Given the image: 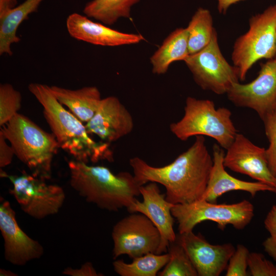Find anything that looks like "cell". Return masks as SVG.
<instances>
[{
  "label": "cell",
  "instance_id": "4fadbf2b",
  "mask_svg": "<svg viewBox=\"0 0 276 276\" xmlns=\"http://www.w3.org/2000/svg\"><path fill=\"white\" fill-rule=\"evenodd\" d=\"M176 241L186 251L198 276H218L226 269L235 250L230 243L211 244L200 234L192 231L179 234Z\"/></svg>",
  "mask_w": 276,
  "mask_h": 276
},
{
  "label": "cell",
  "instance_id": "8992f818",
  "mask_svg": "<svg viewBox=\"0 0 276 276\" xmlns=\"http://www.w3.org/2000/svg\"><path fill=\"white\" fill-rule=\"evenodd\" d=\"M275 57L276 5H273L250 18L248 31L234 43L232 60L239 70L240 80L243 81L257 61Z\"/></svg>",
  "mask_w": 276,
  "mask_h": 276
},
{
  "label": "cell",
  "instance_id": "4316f807",
  "mask_svg": "<svg viewBox=\"0 0 276 276\" xmlns=\"http://www.w3.org/2000/svg\"><path fill=\"white\" fill-rule=\"evenodd\" d=\"M269 145L266 149L269 168L276 177V110L267 114L262 119Z\"/></svg>",
  "mask_w": 276,
  "mask_h": 276
},
{
  "label": "cell",
  "instance_id": "3957f363",
  "mask_svg": "<svg viewBox=\"0 0 276 276\" xmlns=\"http://www.w3.org/2000/svg\"><path fill=\"white\" fill-rule=\"evenodd\" d=\"M68 167L71 187L86 201L101 209L113 212L128 209L141 195V186L128 172L114 174L107 167L75 159L68 162Z\"/></svg>",
  "mask_w": 276,
  "mask_h": 276
},
{
  "label": "cell",
  "instance_id": "1f68e13d",
  "mask_svg": "<svg viewBox=\"0 0 276 276\" xmlns=\"http://www.w3.org/2000/svg\"><path fill=\"white\" fill-rule=\"evenodd\" d=\"M64 274L71 276H98L103 275L97 272L92 263L87 262L83 264L80 268L74 269L67 267L62 272Z\"/></svg>",
  "mask_w": 276,
  "mask_h": 276
},
{
  "label": "cell",
  "instance_id": "484cf974",
  "mask_svg": "<svg viewBox=\"0 0 276 276\" xmlns=\"http://www.w3.org/2000/svg\"><path fill=\"white\" fill-rule=\"evenodd\" d=\"M21 96L19 91L7 83L0 85V127L13 118L21 107Z\"/></svg>",
  "mask_w": 276,
  "mask_h": 276
},
{
  "label": "cell",
  "instance_id": "83f0119b",
  "mask_svg": "<svg viewBox=\"0 0 276 276\" xmlns=\"http://www.w3.org/2000/svg\"><path fill=\"white\" fill-rule=\"evenodd\" d=\"M249 251L242 244H238L230 258L227 268L226 276H246L248 267V257Z\"/></svg>",
  "mask_w": 276,
  "mask_h": 276
},
{
  "label": "cell",
  "instance_id": "8d00e7d4",
  "mask_svg": "<svg viewBox=\"0 0 276 276\" xmlns=\"http://www.w3.org/2000/svg\"><path fill=\"white\" fill-rule=\"evenodd\" d=\"M275 110H276V109H275Z\"/></svg>",
  "mask_w": 276,
  "mask_h": 276
},
{
  "label": "cell",
  "instance_id": "52a82bcc",
  "mask_svg": "<svg viewBox=\"0 0 276 276\" xmlns=\"http://www.w3.org/2000/svg\"><path fill=\"white\" fill-rule=\"evenodd\" d=\"M171 213L177 221L179 234L192 231L196 225L205 221L217 223L220 229L231 225L235 229L241 230L252 219L254 207L247 200L232 204H217L199 199L174 204Z\"/></svg>",
  "mask_w": 276,
  "mask_h": 276
},
{
  "label": "cell",
  "instance_id": "ffe728a7",
  "mask_svg": "<svg viewBox=\"0 0 276 276\" xmlns=\"http://www.w3.org/2000/svg\"><path fill=\"white\" fill-rule=\"evenodd\" d=\"M44 0H25L17 6L0 13V55L12 56L11 45L19 42L16 32L22 21L36 12Z\"/></svg>",
  "mask_w": 276,
  "mask_h": 276
},
{
  "label": "cell",
  "instance_id": "d6a6232c",
  "mask_svg": "<svg viewBox=\"0 0 276 276\" xmlns=\"http://www.w3.org/2000/svg\"><path fill=\"white\" fill-rule=\"evenodd\" d=\"M242 1L243 0H217L218 11L220 13L225 14L231 5Z\"/></svg>",
  "mask_w": 276,
  "mask_h": 276
},
{
  "label": "cell",
  "instance_id": "f546056e",
  "mask_svg": "<svg viewBox=\"0 0 276 276\" xmlns=\"http://www.w3.org/2000/svg\"><path fill=\"white\" fill-rule=\"evenodd\" d=\"M264 225L269 233V236L264 241L265 251L276 261V205H273L267 214Z\"/></svg>",
  "mask_w": 276,
  "mask_h": 276
},
{
  "label": "cell",
  "instance_id": "f1b7e54d",
  "mask_svg": "<svg viewBox=\"0 0 276 276\" xmlns=\"http://www.w3.org/2000/svg\"><path fill=\"white\" fill-rule=\"evenodd\" d=\"M248 267L252 276H276V265L259 252H249Z\"/></svg>",
  "mask_w": 276,
  "mask_h": 276
},
{
  "label": "cell",
  "instance_id": "8fae6325",
  "mask_svg": "<svg viewBox=\"0 0 276 276\" xmlns=\"http://www.w3.org/2000/svg\"><path fill=\"white\" fill-rule=\"evenodd\" d=\"M236 106L254 110L262 120L276 109V57L261 65L257 77L246 84L234 83L226 93Z\"/></svg>",
  "mask_w": 276,
  "mask_h": 276
},
{
  "label": "cell",
  "instance_id": "9a60e30c",
  "mask_svg": "<svg viewBox=\"0 0 276 276\" xmlns=\"http://www.w3.org/2000/svg\"><path fill=\"white\" fill-rule=\"evenodd\" d=\"M140 190L143 201L136 199L127 210L130 213L143 214L153 222L161 238L157 254L166 253L170 244L176 240L173 228L174 218L171 213L174 204L166 200L165 194L160 193L156 182H149L141 186Z\"/></svg>",
  "mask_w": 276,
  "mask_h": 276
},
{
  "label": "cell",
  "instance_id": "7c38bea8",
  "mask_svg": "<svg viewBox=\"0 0 276 276\" xmlns=\"http://www.w3.org/2000/svg\"><path fill=\"white\" fill-rule=\"evenodd\" d=\"M226 150L223 158L225 167L275 189L276 177L269 168L265 148L255 145L242 134L237 133Z\"/></svg>",
  "mask_w": 276,
  "mask_h": 276
},
{
  "label": "cell",
  "instance_id": "cb8c5ba5",
  "mask_svg": "<svg viewBox=\"0 0 276 276\" xmlns=\"http://www.w3.org/2000/svg\"><path fill=\"white\" fill-rule=\"evenodd\" d=\"M186 29L189 55L204 48L211 41L215 30L210 11L202 7L197 9Z\"/></svg>",
  "mask_w": 276,
  "mask_h": 276
},
{
  "label": "cell",
  "instance_id": "ac0fdd59",
  "mask_svg": "<svg viewBox=\"0 0 276 276\" xmlns=\"http://www.w3.org/2000/svg\"><path fill=\"white\" fill-rule=\"evenodd\" d=\"M224 152L218 144L213 147V165L206 189L200 199L216 203L217 199L224 193L232 191H242L252 197L261 191L275 192V189L264 183L242 180L233 177L225 170L223 164Z\"/></svg>",
  "mask_w": 276,
  "mask_h": 276
},
{
  "label": "cell",
  "instance_id": "d6986e66",
  "mask_svg": "<svg viewBox=\"0 0 276 276\" xmlns=\"http://www.w3.org/2000/svg\"><path fill=\"white\" fill-rule=\"evenodd\" d=\"M50 88L57 100L83 123H87L93 117L102 99L96 86L73 90L54 85Z\"/></svg>",
  "mask_w": 276,
  "mask_h": 276
},
{
  "label": "cell",
  "instance_id": "d590c367",
  "mask_svg": "<svg viewBox=\"0 0 276 276\" xmlns=\"http://www.w3.org/2000/svg\"><path fill=\"white\" fill-rule=\"evenodd\" d=\"M274 193H276V188H275V192H274Z\"/></svg>",
  "mask_w": 276,
  "mask_h": 276
},
{
  "label": "cell",
  "instance_id": "74e56055",
  "mask_svg": "<svg viewBox=\"0 0 276 276\" xmlns=\"http://www.w3.org/2000/svg\"></svg>",
  "mask_w": 276,
  "mask_h": 276
},
{
  "label": "cell",
  "instance_id": "7a4b0ae2",
  "mask_svg": "<svg viewBox=\"0 0 276 276\" xmlns=\"http://www.w3.org/2000/svg\"><path fill=\"white\" fill-rule=\"evenodd\" d=\"M28 89L43 107L44 117L60 148L75 160L86 164L113 160L110 143L94 140L83 122L57 100L50 86L31 83Z\"/></svg>",
  "mask_w": 276,
  "mask_h": 276
},
{
  "label": "cell",
  "instance_id": "5bb4252c",
  "mask_svg": "<svg viewBox=\"0 0 276 276\" xmlns=\"http://www.w3.org/2000/svg\"><path fill=\"white\" fill-rule=\"evenodd\" d=\"M0 230L4 241V256L9 263L24 266L40 258L44 253L42 245L30 237L18 225L10 202L1 198Z\"/></svg>",
  "mask_w": 276,
  "mask_h": 276
},
{
  "label": "cell",
  "instance_id": "7402d4cb",
  "mask_svg": "<svg viewBox=\"0 0 276 276\" xmlns=\"http://www.w3.org/2000/svg\"><path fill=\"white\" fill-rule=\"evenodd\" d=\"M140 1L92 0L86 4L83 12L89 18L112 25L120 18H130L132 7Z\"/></svg>",
  "mask_w": 276,
  "mask_h": 276
},
{
  "label": "cell",
  "instance_id": "277c9868",
  "mask_svg": "<svg viewBox=\"0 0 276 276\" xmlns=\"http://www.w3.org/2000/svg\"><path fill=\"white\" fill-rule=\"evenodd\" d=\"M0 132L32 174L44 180L50 178L52 161L60 148L52 133L19 113L1 127Z\"/></svg>",
  "mask_w": 276,
  "mask_h": 276
},
{
  "label": "cell",
  "instance_id": "836d02e7",
  "mask_svg": "<svg viewBox=\"0 0 276 276\" xmlns=\"http://www.w3.org/2000/svg\"><path fill=\"white\" fill-rule=\"evenodd\" d=\"M17 0H0V13L16 6Z\"/></svg>",
  "mask_w": 276,
  "mask_h": 276
},
{
  "label": "cell",
  "instance_id": "9c48e42d",
  "mask_svg": "<svg viewBox=\"0 0 276 276\" xmlns=\"http://www.w3.org/2000/svg\"><path fill=\"white\" fill-rule=\"evenodd\" d=\"M183 61L195 82L203 90L217 95L226 94L234 83L239 82V70L223 57L216 30L207 46L197 53L189 55Z\"/></svg>",
  "mask_w": 276,
  "mask_h": 276
},
{
  "label": "cell",
  "instance_id": "2e32d148",
  "mask_svg": "<svg viewBox=\"0 0 276 276\" xmlns=\"http://www.w3.org/2000/svg\"><path fill=\"white\" fill-rule=\"evenodd\" d=\"M85 125L89 134H95L103 142L110 143L131 133L134 122L119 99L109 96L102 98L94 116Z\"/></svg>",
  "mask_w": 276,
  "mask_h": 276
},
{
  "label": "cell",
  "instance_id": "e0dca14e",
  "mask_svg": "<svg viewBox=\"0 0 276 276\" xmlns=\"http://www.w3.org/2000/svg\"><path fill=\"white\" fill-rule=\"evenodd\" d=\"M66 26L68 33L73 38L95 45L115 47L136 44L144 40L141 34L126 33L112 29L78 13L68 15Z\"/></svg>",
  "mask_w": 276,
  "mask_h": 276
},
{
  "label": "cell",
  "instance_id": "5b68a950",
  "mask_svg": "<svg viewBox=\"0 0 276 276\" xmlns=\"http://www.w3.org/2000/svg\"><path fill=\"white\" fill-rule=\"evenodd\" d=\"M182 118L170 125L171 132L182 141L193 136H207L226 150L238 133L231 111L225 107L216 108L212 101L188 97Z\"/></svg>",
  "mask_w": 276,
  "mask_h": 276
},
{
  "label": "cell",
  "instance_id": "e575fe53",
  "mask_svg": "<svg viewBox=\"0 0 276 276\" xmlns=\"http://www.w3.org/2000/svg\"><path fill=\"white\" fill-rule=\"evenodd\" d=\"M0 275L5 276H15L17 275L16 273L9 270H5L4 269H0Z\"/></svg>",
  "mask_w": 276,
  "mask_h": 276
},
{
  "label": "cell",
  "instance_id": "4dcf8cb0",
  "mask_svg": "<svg viewBox=\"0 0 276 276\" xmlns=\"http://www.w3.org/2000/svg\"><path fill=\"white\" fill-rule=\"evenodd\" d=\"M7 140L0 132V167L4 168L9 165L15 155L14 151L11 145L7 143Z\"/></svg>",
  "mask_w": 276,
  "mask_h": 276
},
{
  "label": "cell",
  "instance_id": "6da1fadb",
  "mask_svg": "<svg viewBox=\"0 0 276 276\" xmlns=\"http://www.w3.org/2000/svg\"><path fill=\"white\" fill-rule=\"evenodd\" d=\"M133 176L141 186L149 182L163 185L165 198L174 204L188 203L200 199L207 186L213 165L202 135L170 164L162 167L149 165L135 156L129 159Z\"/></svg>",
  "mask_w": 276,
  "mask_h": 276
},
{
  "label": "cell",
  "instance_id": "44dd1931",
  "mask_svg": "<svg viewBox=\"0 0 276 276\" xmlns=\"http://www.w3.org/2000/svg\"><path fill=\"white\" fill-rule=\"evenodd\" d=\"M189 55L186 28L175 29L164 40L150 57L154 74L166 73L174 61L182 60Z\"/></svg>",
  "mask_w": 276,
  "mask_h": 276
},
{
  "label": "cell",
  "instance_id": "30bf717a",
  "mask_svg": "<svg viewBox=\"0 0 276 276\" xmlns=\"http://www.w3.org/2000/svg\"><path fill=\"white\" fill-rule=\"evenodd\" d=\"M111 237L114 260L123 255L133 259L148 253L157 254L160 234L153 222L143 214L131 213L113 226Z\"/></svg>",
  "mask_w": 276,
  "mask_h": 276
},
{
  "label": "cell",
  "instance_id": "603a6c76",
  "mask_svg": "<svg viewBox=\"0 0 276 276\" xmlns=\"http://www.w3.org/2000/svg\"><path fill=\"white\" fill-rule=\"evenodd\" d=\"M169 260V253H148L133 259L130 263L123 260L112 263L114 271L121 276H156Z\"/></svg>",
  "mask_w": 276,
  "mask_h": 276
},
{
  "label": "cell",
  "instance_id": "d4e9b609",
  "mask_svg": "<svg viewBox=\"0 0 276 276\" xmlns=\"http://www.w3.org/2000/svg\"><path fill=\"white\" fill-rule=\"evenodd\" d=\"M169 260L159 276H198L190 259L183 247L176 241L168 247Z\"/></svg>",
  "mask_w": 276,
  "mask_h": 276
},
{
  "label": "cell",
  "instance_id": "ba28073f",
  "mask_svg": "<svg viewBox=\"0 0 276 276\" xmlns=\"http://www.w3.org/2000/svg\"><path fill=\"white\" fill-rule=\"evenodd\" d=\"M0 174L12 183L9 193L21 210L34 218L41 219L57 213L64 203L65 192L59 186L47 184L45 180L25 171L13 175L1 170Z\"/></svg>",
  "mask_w": 276,
  "mask_h": 276
}]
</instances>
